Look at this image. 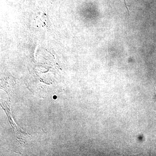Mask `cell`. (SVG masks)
Returning <instances> with one entry per match:
<instances>
[{"instance_id":"obj_3","label":"cell","mask_w":156,"mask_h":156,"mask_svg":"<svg viewBox=\"0 0 156 156\" xmlns=\"http://www.w3.org/2000/svg\"><path fill=\"white\" fill-rule=\"evenodd\" d=\"M154 89H155V91H156V88H155V87H154Z\"/></svg>"},{"instance_id":"obj_1","label":"cell","mask_w":156,"mask_h":156,"mask_svg":"<svg viewBox=\"0 0 156 156\" xmlns=\"http://www.w3.org/2000/svg\"><path fill=\"white\" fill-rule=\"evenodd\" d=\"M124 3H125V6H126V9H127V10H128V14H129V11H128V7H127V5H126V0H124Z\"/></svg>"},{"instance_id":"obj_2","label":"cell","mask_w":156,"mask_h":156,"mask_svg":"<svg viewBox=\"0 0 156 156\" xmlns=\"http://www.w3.org/2000/svg\"><path fill=\"white\" fill-rule=\"evenodd\" d=\"M56 96H54V97H53V98H54V99H56Z\"/></svg>"}]
</instances>
